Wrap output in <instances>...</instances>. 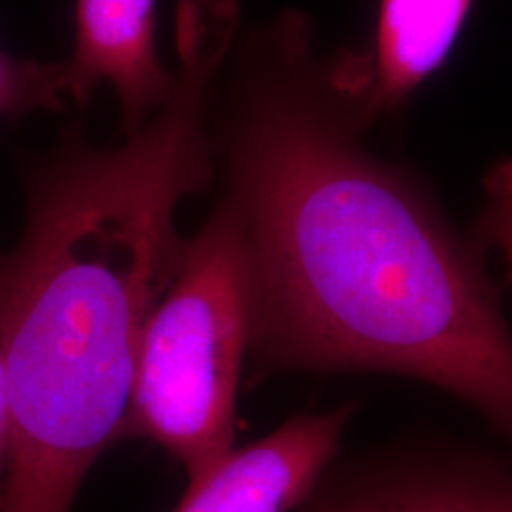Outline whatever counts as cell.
<instances>
[{"mask_svg":"<svg viewBox=\"0 0 512 512\" xmlns=\"http://www.w3.org/2000/svg\"><path fill=\"white\" fill-rule=\"evenodd\" d=\"M157 0H76L69 100L86 105L98 88L117 95L126 133L169 100L174 69L157 50Z\"/></svg>","mask_w":512,"mask_h":512,"instance_id":"cell-6","label":"cell"},{"mask_svg":"<svg viewBox=\"0 0 512 512\" xmlns=\"http://www.w3.org/2000/svg\"><path fill=\"white\" fill-rule=\"evenodd\" d=\"M351 406L299 413L230 456L185 491L174 512H290L302 508L337 458Z\"/></svg>","mask_w":512,"mask_h":512,"instance_id":"cell-5","label":"cell"},{"mask_svg":"<svg viewBox=\"0 0 512 512\" xmlns=\"http://www.w3.org/2000/svg\"><path fill=\"white\" fill-rule=\"evenodd\" d=\"M5 463H8V399H5V377L0 363V505H3Z\"/></svg>","mask_w":512,"mask_h":512,"instance_id":"cell-10","label":"cell"},{"mask_svg":"<svg viewBox=\"0 0 512 512\" xmlns=\"http://www.w3.org/2000/svg\"><path fill=\"white\" fill-rule=\"evenodd\" d=\"M256 323V259L230 195L185 240L140 339L121 437L162 446L200 484L235 451L238 389Z\"/></svg>","mask_w":512,"mask_h":512,"instance_id":"cell-3","label":"cell"},{"mask_svg":"<svg viewBox=\"0 0 512 512\" xmlns=\"http://www.w3.org/2000/svg\"><path fill=\"white\" fill-rule=\"evenodd\" d=\"M304 512H512V470L467 451H396L320 479Z\"/></svg>","mask_w":512,"mask_h":512,"instance_id":"cell-4","label":"cell"},{"mask_svg":"<svg viewBox=\"0 0 512 512\" xmlns=\"http://www.w3.org/2000/svg\"><path fill=\"white\" fill-rule=\"evenodd\" d=\"M256 259L249 354L268 370L389 373L470 403L512 441V330L477 245L302 95L261 93L228 192Z\"/></svg>","mask_w":512,"mask_h":512,"instance_id":"cell-2","label":"cell"},{"mask_svg":"<svg viewBox=\"0 0 512 512\" xmlns=\"http://www.w3.org/2000/svg\"><path fill=\"white\" fill-rule=\"evenodd\" d=\"M477 238L479 245L498 249L512 271V157L486 171Z\"/></svg>","mask_w":512,"mask_h":512,"instance_id":"cell-9","label":"cell"},{"mask_svg":"<svg viewBox=\"0 0 512 512\" xmlns=\"http://www.w3.org/2000/svg\"><path fill=\"white\" fill-rule=\"evenodd\" d=\"M235 29L238 0H183L169 100L121 145L67 131L24 171L22 233L0 249V512H69L121 437L145 323L185 245L178 211L214 171L207 105Z\"/></svg>","mask_w":512,"mask_h":512,"instance_id":"cell-1","label":"cell"},{"mask_svg":"<svg viewBox=\"0 0 512 512\" xmlns=\"http://www.w3.org/2000/svg\"><path fill=\"white\" fill-rule=\"evenodd\" d=\"M67 100V62L29 60L0 48V121H17L34 112H62Z\"/></svg>","mask_w":512,"mask_h":512,"instance_id":"cell-8","label":"cell"},{"mask_svg":"<svg viewBox=\"0 0 512 512\" xmlns=\"http://www.w3.org/2000/svg\"><path fill=\"white\" fill-rule=\"evenodd\" d=\"M472 0H382L368 95L399 107L448 60Z\"/></svg>","mask_w":512,"mask_h":512,"instance_id":"cell-7","label":"cell"}]
</instances>
